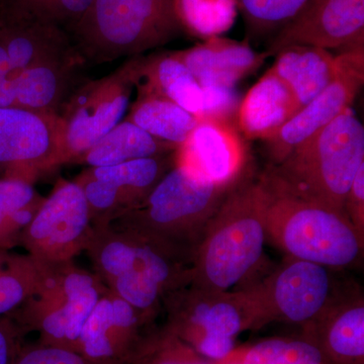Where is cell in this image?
<instances>
[{
  "instance_id": "6da1fadb",
  "label": "cell",
  "mask_w": 364,
  "mask_h": 364,
  "mask_svg": "<svg viewBox=\"0 0 364 364\" xmlns=\"http://www.w3.org/2000/svg\"><path fill=\"white\" fill-rule=\"evenodd\" d=\"M261 179L239 182L208 222L191 257V282L231 291L257 268L267 241Z\"/></svg>"
},
{
  "instance_id": "7a4b0ae2",
  "label": "cell",
  "mask_w": 364,
  "mask_h": 364,
  "mask_svg": "<svg viewBox=\"0 0 364 364\" xmlns=\"http://www.w3.org/2000/svg\"><path fill=\"white\" fill-rule=\"evenodd\" d=\"M237 184L208 181L174 162L142 203L112 222L116 230L161 246L191 263L208 222Z\"/></svg>"
},
{
  "instance_id": "3957f363",
  "label": "cell",
  "mask_w": 364,
  "mask_h": 364,
  "mask_svg": "<svg viewBox=\"0 0 364 364\" xmlns=\"http://www.w3.org/2000/svg\"><path fill=\"white\" fill-rule=\"evenodd\" d=\"M363 165L364 127L349 107L263 176L287 193L345 213L347 193Z\"/></svg>"
},
{
  "instance_id": "277c9868",
  "label": "cell",
  "mask_w": 364,
  "mask_h": 364,
  "mask_svg": "<svg viewBox=\"0 0 364 364\" xmlns=\"http://www.w3.org/2000/svg\"><path fill=\"white\" fill-rule=\"evenodd\" d=\"M260 179L267 241L294 259L338 270L360 265L364 236L345 213L287 193L263 176Z\"/></svg>"
},
{
  "instance_id": "5b68a950",
  "label": "cell",
  "mask_w": 364,
  "mask_h": 364,
  "mask_svg": "<svg viewBox=\"0 0 364 364\" xmlns=\"http://www.w3.org/2000/svg\"><path fill=\"white\" fill-rule=\"evenodd\" d=\"M70 30L72 44L86 63L100 65L141 56L182 28L174 0H95Z\"/></svg>"
},
{
  "instance_id": "8992f818",
  "label": "cell",
  "mask_w": 364,
  "mask_h": 364,
  "mask_svg": "<svg viewBox=\"0 0 364 364\" xmlns=\"http://www.w3.org/2000/svg\"><path fill=\"white\" fill-rule=\"evenodd\" d=\"M165 328L210 360L226 358L236 338L261 326L259 304L252 287L239 291H210L188 284L163 299Z\"/></svg>"
},
{
  "instance_id": "52a82bcc",
  "label": "cell",
  "mask_w": 364,
  "mask_h": 364,
  "mask_svg": "<svg viewBox=\"0 0 364 364\" xmlns=\"http://www.w3.org/2000/svg\"><path fill=\"white\" fill-rule=\"evenodd\" d=\"M139 60L133 57L109 75L76 88L58 114L54 166L76 161L124 121L138 83Z\"/></svg>"
},
{
  "instance_id": "ba28073f",
  "label": "cell",
  "mask_w": 364,
  "mask_h": 364,
  "mask_svg": "<svg viewBox=\"0 0 364 364\" xmlns=\"http://www.w3.org/2000/svg\"><path fill=\"white\" fill-rule=\"evenodd\" d=\"M339 272L343 270L287 257L262 282L250 284L259 304L261 326L310 324L351 289L337 277Z\"/></svg>"
},
{
  "instance_id": "9c48e42d",
  "label": "cell",
  "mask_w": 364,
  "mask_h": 364,
  "mask_svg": "<svg viewBox=\"0 0 364 364\" xmlns=\"http://www.w3.org/2000/svg\"><path fill=\"white\" fill-rule=\"evenodd\" d=\"M91 224L82 189L75 181H64L41 203L21 240L42 267H63L87 247L95 232Z\"/></svg>"
},
{
  "instance_id": "30bf717a",
  "label": "cell",
  "mask_w": 364,
  "mask_h": 364,
  "mask_svg": "<svg viewBox=\"0 0 364 364\" xmlns=\"http://www.w3.org/2000/svg\"><path fill=\"white\" fill-rule=\"evenodd\" d=\"M337 57L338 73L331 85L264 140L272 165L351 107L358 97L364 81L363 45L344 50Z\"/></svg>"
},
{
  "instance_id": "8fae6325",
  "label": "cell",
  "mask_w": 364,
  "mask_h": 364,
  "mask_svg": "<svg viewBox=\"0 0 364 364\" xmlns=\"http://www.w3.org/2000/svg\"><path fill=\"white\" fill-rule=\"evenodd\" d=\"M364 43V0H309L280 28L267 52L277 56L291 46L350 49Z\"/></svg>"
},
{
  "instance_id": "7c38bea8",
  "label": "cell",
  "mask_w": 364,
  "mask_h": 364,
  "mask_svg": "<svg viewBox=\"0 0 364 364\" xmlns=\"http://www.w3.org/2000/svg\"><path fill=\"white\" fill-rule=\"evenodd\" d=\"M176 163L222 186L240 182L245 149L231 124L200 119L186 142L176 151Z\"/></svg>"
},
{
  "instance_id": "4fadbf2b",
  "label": "cell",
  "mask_w": 364,
  "mask_h": 364,
  "mask_svg": "<svg viewBox=\"0 0 364 364\" xmlns=\"http://www.w3.org/2000/svg\"><path fill=\"white\" fill-rule=\"evenodd\" d=\"M330 364H364V296L352 287L327 311L301 328Z\"/></svg>"
},
{
  "instance_id": "5bb4252c",
  "label": "cell",
  "mask_w": 364,
  "mask_h": 364,
  "mask_svg": "<svg viewBox=\"0 0 364 364\" xmlns=\"http://www.w3.org/2000/svg\"><path fill=\"white\" fill-rule=\"evenodd\" d=\"M86 62L72 45L21 72L16 83V107L58 116L79 82Z\"/></svg>"
},
{
  "instance_id": "9a60e30c",
  "label": "cell",
  "mask_w": 364,
  "mask_h": 364,
  "mask_svg": "<svg viewBox=\"0 0 364 364\" xmlns=\"http://www.w3.org/2000/svg\"><path fill=\"white\" fill-rule=\"evenodd\" d=\"M59 142L58 116L18 107H0V163L54 166Z\"/></svg>"
},
{
  "instance_id": "2e32d148",
  "label": "cell",
  "mask_w": 364,
  "mask_h": 364,
  "mask_svg": "<svg viewBox=\"0 0 364 364\" xmlns=\"http://www.w3.org/2000/svg\"><path fill=\"white\" fill-rule=\"evenodd\" d=\"M173 54L188 67L200 86L236 85L267 57V53L254 51L247 42L221 37L210 38L202 44Z\"/></svg>"
},
{
  "instance_id": "e0dca14e",
  "label": "cell",
  "mask_w": 364,
  "mask_h": 364,
  "mask_svg": "<svg viewBox=\"0 0 364 364\" xmlns=\"http://www.w3.org/2000/svg\"><path fill=\"white\" fill-rule=\"evenodd\" d=\"M299 109L293 92L269 69L242 100L237 117L248 139L267 140Z\"/></svg>"
},
{
  "instance_id": "ac0fdd59",
  "label": "cell",
  "mask_w": 364,
  "mask_h": 364,
  "mask_svg": "<svg viewBox=\"0 0 364 364\" xmlns=\"http://www.w3.org/2000/svg\"><path fill=\"white\" fill-rule=\"evenodd\" d=\"M270 70L286 83L301 109L336 78L338 57L322 48L291 46L277 55Z\"/></svg>"
},
{
  "instance_id": "d6986e66",
  "label": "cell",
  "mask_w": 364,
  "mask_h": 364,
  "mask_svg": "<svg viewBox=\"0 0 364 364\" xmlns=\"http://www.w3.org/2000/svg\"><path fill=\"white\" fill-rule=\"evenodd\" d=\"M0 23V40L18 76L73 45L63 28L37 18Z\"/></svg>"
},
{
  "instance_id": "ffe728a7",
  "label": "cell",
  "mask_w": 364,
  "mask_h": 364,
  "mask_svg": "<svg viewBox=\"0 0 364 364\" xmlns=\"http://www.w3.org/2000/svg\"><path fill=\"white\" fill-rule=\"evenodd\" d=\"M136 87L168 98L198 119L202 114V86L173 52L140 57Z\"/></svg>"
},
{
  "instance_id": "44dd1931",
  "label": "cell",
  "mask_w": 364,
  "mask_h": 364,
  "mask_svg": "<svg viewBox=\"0 0 364 364\" xmlns=\"http://www.w3.org/2000/svg\"><path fill=\"white\" fill-rule=\"evenodd\" d=\"M138 88V97L124 119L162 142L178 148L186 142L200 119L176 102L153 91Z\"/></svg>"
},
{
  "instance_id": "7402d4cb",
  "label": "cell",
  "mask_w": 364,
  "mask_h": 364,
  "mask_svg": "<svg viewBox=\"0 0 364 364\" xmlns=\"http://www.w3.org/2000/svg\"><path fill=\"white\" fill-rule=\"evenodd\" d=\"M177 148L146 133L130 121L124 119L102 136L76 162L93 167H107L121 163L166 155Z\"/></svg>"
},
{
  "instance_id": "603a6c76",
  "label": "cell",
  "mask_w": 364,
  "mask_h": 364,
  "mask_svg": "<svg viewBox=\"0 0 364 364\" xmlns=\"http://www.w3.org/2000/svg\"><path fill=\"white\" fill-rule=\"evenodd\" d=\"M169 169V158L166 154L112 166L93 167L86 171L98 181L114 186L127 212L142 203Z\"/></svg>"
},
{
  "instance_id": "cb8c5ba5",
  "label": "cell",
  "mask_w": 364,
  "mask_h": 364,
  "mask_svg": "<svg viewBox=\"0 0 364 364\" xmlns=\"http://www.w3.org/2000/svg\"><path fill=\"white\" fill-rule=\"evenodd\" d=\"M47 269L31 257H6L0 268V318L33 301L44 287Z\"/></svg>"
},
{
  "instance_id": "d4e9b609",
  "label": "cell",
  "mask_w": 364,
  "mask_h": 364,
  "mask_svg": "<svg viewBox=\"0 0 364 364\" xmlns=\"http://www.w3.org/2000/svg\"><path fill=\"white\" fill-rule=\"evenodd\" d=\"M182 30L202 39L220 37L234 25L237 0H174Z\"/></svg>"
},
{
  "instance_id": "484cf974",
  "label": "cell",
  "mask_w": 364,
  "mask_h": 364,
  "mask_svg": "<svg viewBox=\"0 0 364 364\" xmlns=\"http://www.w3.org/2000/svg\"><path fill=\"white\" fill-rule=\"evenodd\" d=\"M128 364H215L167 328L149 327L132 352Z\"/></svg>"
},
{
  "instance_id": "4316f807",
  "label": "cell",
  "mask_w": 364,
  "mask_h": 364,
  "mask_svg": "<svg viewBox=\"0 0 364 364\" xmlns=\"http://www.w3.org/2000/svg\"><path fill=\"white\" fill-rule=\"evenodd\" d=\"M241 364H330L306 340L272 337L236 347Z\"/></svg>"
},
{
  "instance_id": "83f0119b",
  "label": "cell",
  "mask_w": 364,
  "mask_h": 364,
  "mask_svg": "<svg viewBox=\"0 0 364 364\" xmlns=\"http://www.w3.org/2000/svg\"><path fill=\"white\" fill-rule=\"evenodd\" d=\"M112 293L130 304L148 325L152 324L163 308L165 293L150 275L134 267L109 282Z\"/></svg>"
},
{
  "instance_id": "f1b7e54d",
  "label": "cell",
  "mask_w": 364,
  "mask_h": 364,
  "mask_svg": "<svg viewBox=\"0 0 364 364\" xmlns=\"http://www.w3.org/2000/svg\"><path fill=\"white\" fill-rule=\"evenodd\" d=\"M309 0H237L238 11L254 33L279 31Z\"/></svg>"
},
{
  "instance_id": "f546056e",
  "label": "cell",
  "mask_w": 364,
  "mask_h": 364,
  "mask_svg": "<svg viewBox=\"0 0 364 364\" xmlns=\"http://www.w3.org/2000/svg\"><path fill=\"white\" fill-rule=\"evenodd\" d=\"M95 0H39L26 18H37L62 28L78 23ZM18 21V20H16Z\"/></svg>"
},
{
  "instance_id": "4dcf8cb0",
  "label": "cell",
  "mask_w": 364,
  "mask_h": 364,
  "mask_svg": "<svg viewBox=\"0 0 364 364\" xmlns=\"http://www.w3.org/2000/svg\"><path fill=\"white\" fill-rule=\"evenodd\" d=\"M203 109L200 119L228 122L238 114L240 93L236 85H210L202 86Z\"/></svg>"
},
{
  "instance_id": "1f68e13d",
  "label": "cell",
  "mask_w": 364,
  "mask_h": 364,
  "mask_svg": "<svg viewBox=\"0 0 364 364\" xmlns=\"http://www.w3.org/2000/svg\"><path fill=\"white\" fill-rule=\"evenodd\" d=\"M14 364H105L85 358L82 354L64 347L39 344L21 347Z\"/></svg>"
},
{
  "instance_id": "d6a6232c",
  "label": "cell",
  "mask_w": 364,
  "mask_h": 364,
  "mask_svg": "<svg viewBox=\"0 0 364 364\" xmlns=\"http://www.w3.org/2000/svg\"><path fill=\"white\" fill-rule=\"evenodd\" d=\"M36 196L32 184L23 179L9 178L0 181V232L11 215L36 202Z\"/></svg>"
},
{
  "instance_id": "836d02e7",
  "label": "cell",
  "mask_w": 364,
  "mask_h": 364,
  "mask_svg": "<svg viewBox=\"0 0 364 364\" xmlns=\"http://www.w3.org/2000/svg\"><path fill=\"white\" fill-rule=\"evenodd\" d=\"M344 210L353 227L364 236V165L352 181L345 200Z\"/></svg>"
},
{
  "instance_id": "e575fe53",
  "label": "cell",
  "mask_w": 364,
  "mask_h": 364,
  "mask_svg": "<svg viewBox=\"0 0 364 364\" xmlns=\"http://www.w3.org/2000/svg\"><path fill=\"white\" fill-rule=\"evenodd\" d=\"M18 74L9 62L6 48L0 40V107H16Z\"/></svg>"
},
{
  "instance_id": "d590c367",
  "label": "cell",
  "mask_w": 364,
  "mask_h": 364,
  "mask_svg": "<svg viewBox=\"0 0 364 364\" xmlns=\"http://www.w3.org/2000/svg\"><path fill=\"white\" fill-rule=\"evenodd\" d=\"M21 331L7 318H0V364H14L21 349Z\"/></svg>"
},
{
  "instance_id": "8d00e7d4",
  "label": "cell",
  "mask_w": 364,
  "mask_h": 364,
  "mask_svg": "<svg viewBox=\"0 0 364 364\" xmlns=\"http://www.w3.org/2000/svg\"><path fill=\"white\" fill-rule=\"evenodd\" d=\"M38 1L39 0H0L4 11V20L0 21L6 23L28 18Z\"/></svg>"
},
{
  "instance_id": "74e56055",
  "label": "cell",
  "mask_w": 364,
  "mask_h": 364,
  "mask_svg": "<svg viewBox=\"0 0 364 364\" xmlns=\"http://www.w3.org/2000/svg\"><path fill=\"white\" fill-rule=\"evenodd\" d=\"M6 259V256L4 255V253L0 252V268L4 265V261Z\"/></svg>"
},
{
  "instance_id": "f35d334b",
  "label": "cell",
  "mask_w": 364,
  "mask_h": 364,
  "mask_svg": "<svg viewBox=\"0 0 364 364\" xmlns=\"http://www.w3.org/2000/svg\"></svg>"
}]
</instances>
